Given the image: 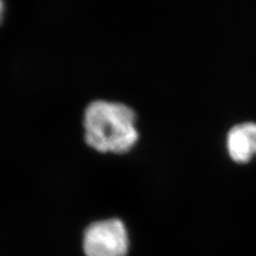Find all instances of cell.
Masks as SVG:
<instances>
[{"label": "cell", "mask_w": 256, "mask_h": 256, "mask_svg": "<svg viewBox=\"0 0 256 256\" xmlns=\"http://www.w3.org/2000/svg\"><path fill=\"white\" fill-rule=\"evenodd\" d=\"M136 122L134 110L124 104L95 100L84 111L86 142L100 153L125 154L139 139Z\"/></svg>", "instance_id": "1"}, {"label": "cell", "mask_w": 256, "mask_h": 256, "mask_svg": "<svg viewBox=\"0 0 256 256\" xmlns=\"http://www.w3.org/2000/svg\"><path fill=\"white\" fill-rule=\"evenodd\" d=\"M86 256H126L128 236L121 220L95 222L86 228L84 239Z\"/></svg>", "instance_id": "2"}, {"label": "cell", "mask_w": 256, "mask_h": 256, "mask_svg": "<svg viewBox=\"0 0 256 256\" xmlns=\"http://www.w3.org/2000/svg\"><path fill=\"white\" fill-rule=\"evenodd\" d=\"M4 13V0H0V24L2 22Z\"/></svg>", "instance_id": "4"}, {"label": "cell", "mask_w": 256, "mask_h": 256, "mask_svg": "<svg viewBox=\"0 0 256 256\" xmlns=\"http://www.w3.org/2000/svg\"><path fill=\"white\" fill-rule=\"evenodd\" d=\"M226 148L233 162H249L256 155V123L246 122L232 127L226 136Z\"/></svg>", "instance_id": "3"}]
</instances>
